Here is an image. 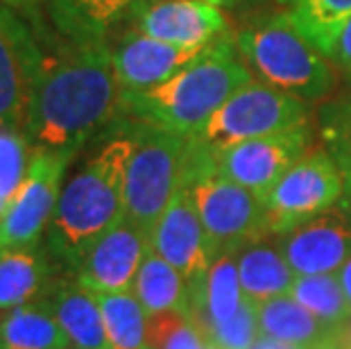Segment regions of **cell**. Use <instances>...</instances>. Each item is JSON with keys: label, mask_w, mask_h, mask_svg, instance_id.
<instances>
[{"label": "cell", "mask_w": 351, "mask_h": 349, "mask_svg": "<svg viewBox=\"0 0 351 349\" xmlns=\"http://www.w3.org/2000/svg\"><path fill=\"white\" fill-rule=\"evenodd\" d=\"M121 102L109 41L66 39L43 53L23 132L36 150L80 152L121 116Z\"/></svg>", "instance_id": "obj_1"}, {"label": "cell", "mask_w": 351, "mask_h": 349, "mask_svg": "<svg viewBox=\"0 0 351 349\" xmlns=\"http://www.w3.org/2000/svg\"><path fill=\"white\" fill-rule=\"evenodd\" d=\"M132 150L134 139L125 118L64 182L46 232V248L62 272L73 274L88 248L125 220V177Z\"/></svg>", "instance_id": "obj_2"}, {"label": "cell", "mask_w": 351, "mask_h": 349, "mask_svg": "<svg viewBox=\"0 0 351 349\" xmlns=\"http://www.w3.org/2000/svg\"><path fill=\"white\" fill-rule=\"evenodd\" d=\"M252 80L234 39L225 36L163 84L141 93H123L121 114L195 139L215 111Z\"/></svg>", "instance_id": "obj_3"}, {"label": "cell", "mask_w": 351, "mask_h": 349, "mask_svg": "<svg viewBox=\"0 0 351 349\" xmlns=\"http://www.w3.org/2000/svg\"><path fill=\"white\" fill-rule=\"evenodd\" d=\"M252 77L293 98L322 102L335 86V66L306 36L290 14L245 27L234 39Z\"/></svg>", "instance_id": "obj_4"}, {"label": "cell", "mask_w": 351, "mask_h": 349, "mask_svg": "<svg viewBox=\"0 0 351 349\" xmlns=\"http://www.w3.org/2000/svg\"><path fill=\"white\" fill-rule=\"evenodd\" d=\"M130 121L134 150L127 163L125 209L127 220L152 239L156 222L184 186L191 161V139L156 128L152 123Z\"/></svg>", "instance_id": "obj_5"}, {"label": "cell", "mask_w": 351, "mask_h": 349, "mask_svg": "<svg viewBox=\"0 0 351 349\" xmlns=\"http://www.w3.org/2000/svg\"><path fill=\"white\" fill-rule=\"evenodd\" d=\"M186 184L218 254H238L245 245L270 236L263 200L222 175L211 152L193 139Z\"/></svg>", "instance_id": "obj_6"}, {"label": "cell", "mask_w": 351, "mask_h": 349, "mask_svg": "<svg viewBox=\"0 0 351 349\" xmlns=\"http://www.w3.org/2000/svg\"><path fill=\"white\" fill-rule=\"evenodd\" d=\"M308 118V105L304 100L252 80L215 111L193 141L208 150H220L243 141L304 128L311 125Z\"/></svg>", "instance_id": "obj_7"}, {"label": "cell", "mask_w": 351, "mask_h": 349, "mask_svg": "<svg viewBox=\"0 0 351 349\" xmlns=\"http://www.w3.org/2000/svg\"><path fill=\"white\" fill-rule=\"evenodd\" d=\"M345 197V180L326 147H315L263 197L267 234L283 236L306 220L335 209Z\"/></svg>", "instance_id": "obj_8"}, {"label": "cell", "mask_w": 351, "mask_h": 349, "mask_svg": "<svg viewBox=\"0 0 351 349\" xmlns=\"http://www.w3.org/2000/svg\"><path fill=\"white\" fill-rule=\"evenodd\" d=\"M77 152L32 150L27 177L0 225L3 248H23L41 243L62 195L66 173Z\"/></svg>", "instance_id": "obj_9"}, {"label": "cell", "mask_w": 351, "mask_h": 349, "mask_svg": "<svg viewBox=\"0 0 351 349\" xmlns=\"http://www.w3.org/2000/svg\"><path fill=\"white\" fill-rule=\"evenodd\" d=\"M208 150V147H206ZM311 150V125L208 150L215 168L263 200L272 186Z\"/></svg>", "instance_id": "obj_10"}, {"label": "cell", "mask_w": 351, "mask_h": 349, "mask_svg": "<svg viewBox=\"0 0 351 349\" xmlns=\"http://www.w3.org/2000/svg\"><path fill=\"white\" fill-rule=\"evenodd\" d=\"M41 62L36 34L19 12L0 5V128L25 130Z\"/></svg>", "instance_id": "obj_11"}, {"label": "cell", "mask_w": 351, "mask_h": 349, "mask_svg": "<svg viewBox=\"0 0 351 349\" xmlns=\"http://www.w3.org/2000/svg\"><path fill=\"white\" fill-rule=\"evenodd\" d=\"M150 250V236L125 218L88 248L73 274L93 293H127Z\"/></svg>", "instance_id": "obj_12"}, {"label": "cell", "mask_w": 351, "mask_h": 349, "mask_svg": "<svg viewBox=\"0 0 351 349\" xmlns=\"http://www.w3.org/2000/svg\"><path fill=\"white\" fill-rule=\"evenodd\" d=\"M152 250L189 281L202 279L218 258V250L199 220L189 184L177 191L152 232Z\"/></svg>", "instance_id": "obj_13"}, {"label": "cell", "mask_w": 351, "mask_h": 349, "mask_svg": "<svg viewBox=\"0 0 351 349\" xmlns=\"http://www.w3.org/2000/svg\"><path fill=\"white\" fill-rule=\"evenodd\" d=\"M274 239L297 277L335 274L351 256V211L338 204Z\"/></svg>", "instance_id": "obj_14"}, {"label": "cell", "mask_w": 351, "mask_h": 349, "mask_svg": "<svg viewBox=\"0 0 351 349\" xmlns=\"http://www.w3.org/2000/svg\"><path fill=\"white\" fill-rule=\"evenodd\" d=\"M109 46L123 93H141L168 82L182 69L199 59L213 43L204 48H184L152 39L138 32L136 27H125L118 41Z\"/></svg>", "instance_id": "obj_15"}, {"label": "cell", "mask_w": 351, "mask_h": 349, "mask_svg": "<svg viewBox=\"0 0 351 349\" xmlns=\"http://www.w3.org/2000/svg\"><path fill=\"white\" fill-rule=\"evenodd\" d=\"M127 27L184 48H204L225 39L229 21L211 0H152Z\"/></svg>", "instance_id": "obj_16"}, {"label": "cell", "mask_w": 351, "mask_h": 349, "mask_svg": "<svg viewBox=\"0 0 351 349\" xmlns=\"http://www.w3.org/2000/svg\"><path fill=\"white\" fill-rule=\"evenodd\" d=\"M62 324L73 349H111L98 295L88 291L71 272H59L43 297Z\"/></svg>", "instance_id": "obj_17"}, {"label": "cell", "mask_w": 351, "mask_h": 349, "mask_svg": "<svg viewBox=\"0 0 351 349\" xmlns=\"http://www.w3.org/2000/svg\"><path fill=\"white\" fill-rule=\"evenodd\" d=\"M152 0H46L52 23L66 39L109 41Z\"/></svg>", "instance_id": "obj_18"}, {"label": "cell", "mask_w": 351, "mask_h": 349, "mask_svg": "<svg viewBox=\"0 0 351 349\" xmlns=\"http://www.w3.org/2000/svg\"><path fill=\"white\" fill-rule=\"evenodd\" d=\"M59 265L46 243L5 248L0 256V311H12L46 297L55 284Z\"/></svg>", "instance_id": "obj_19"}, {"label": "cell", "mask_w": 351, "mask_h": 349, "mask_svg": "<svg viewBox=\"0 0 351 349\" xmlns=\"http://www.w3.org/2000/svg\"><path fill=\"white\" fill-rule=\"evenodd\" d=\"M191 313L189 320L204 333L211 331L215 324L227 322L241 309L245 300L241 274H238L236 254H218L211 268L202 279L189 284Z\"/></svg>", "instance_id": "obj_20"}, {"label": "cell", "mask_w": 351, "mask_h": 349, "mask_svg": "<svg viewBox=\"0 0 351 349\" xmlns=\"http://www.w3.org/2000/svg\"><path fill=\"white\" fill-rule=\"evenodd\" d=\"M238 274L245 297L254 304H263L274 297H286L293 291L297 274L286 261L279 243L270 236L256 243H250L236 254Z\"/></svg>", "instance_id": "obj_21"}, {"label": "cell", "mask_w": 351, "mask_h": 349, "mask_svg": "<svg viewBox=\"0 0 351 349\" xmlns=\"http://www.w3.org/2000/svg\"><path fill=\"white\" fill-rule=\"evenodd\" d=\"M132 293L136 295V300L141 302L147 317L163 313L189 317L191 313L189 281L166 258L156 254L154 250L147 252V256L141 263Z\"/></svg>", "instance_id": "obj_22"}, {"label": "cell", "mask_w": 351, "mask_h": 349, "mask_svg": "<svg viewBox=\"0 0 351 349\" xmlns=\"http://www.w3.org/2000/svg\"><path fill=\"white\" fill-rule=\"evenodd\" d=\"M0 349H73L71 340L43 300L5 311Z\"/></svg>", "instance_id": "obj_23"}, {"label": "cell", "mask_w": 351, "mask_h": 349, "mask_svg": "<svg viewBox=\"0 0 351 349\" xmlns=\"http://www.w3.org/2000/svg\"><path fill=\"white\" fill-rule=\"evenodd\" d=\"M258 306V329L265 336L286 340L304 349H322L331 336V324L306 311L293 297H274Z\"/></svg>", "instance_id": "obj_24"}, {"label": "cell", "mask_w": 351, "mask_h": 349, "mask_svg": "<svg viewBox=\"0 0 351 349\" xmlns=\"http://www.w3.org/2000/svg\"><path fill=\"white\" fill-rule=\"evenodd\" d=\"M95 295L102 309L111 349H152L150 333H147V315L136 295L132 291Z\"/></svg>", "instance_id": "obj_25"}, {"label": "cell", "mask_w": 351, "mask_h": 349, "mask_svg": "<svg viewBox=\"0 0 351 349\" xmlns=\"http://www.w3.org/2000/svg\"><path fill=\"white\" fill-rule=\"evenodd\" d=\"M317 130L345 180V197L340 204L351 211V95L326 100L317 107Z\"/></svg>", "instance_id": "obj_26"}, {"label": "cell", "mask_w": 351, "mask_h": 349, "mask_svg": "<svg viewBox=\"0 0 351 349\" xmlns=\"http://www.w3.org/2000/svg\"><path fill=\"white\" fill-rule=\"evenodd\" d=\"M290 297L326 324H340L351 315L347 295L338 274H304L297 277Z\"/></svg>", "instance_id": "obj_27"}, {"label": "cell", "mask_w": 351, "mask_h": 349, "mask_svg": "<svg viewBox=\"0 0 351 349\" xmlns=\"http://www.w3.org/2000/svg\"><path fill=\"white\" fill-rule=\"evenodd\" d=\"M288 14L295 25L326 53L335 34L351 21V0H295Z\"/></svg>", "instance_id": "obj_28"}, {"label": "cell", "mask_w": 351, "mask_h": 349, "mask_svg": "<svg viewBox=\"0 0 351 349\" xmlns=\"http://www.w3.org/2000/svg\"><path fill=\"white\" fill-rule=\"evenodd\" d=\"M32 143L23 130L0 128V225L23 186L29 159H32Z\"/></svg>", "instance_id": "obj_29"}, {"label": "cell", "mask_w": 351, "mask_h": 349, "mask_svg": "<svg viewBox=\"0 0 351 349\" xmlns=\"http://www.w3.org/2000/svg\"><path fill=\"white\" fill-rule=\"evenodd\" d=\"M152 349H218L189 317L163 313L147 317Z\"/></svg>", "instance_id": "obj_30"}, {"label": "cell", "mask_w": 351, "mask_h": 349, "mask_svg": "<svg viewBox=\"0 0 351 349\" xmlns=\"http://www.w3.org/2000/svg\"><path fill=\"white\" fill-rule=\"evenodd\" d=\"M261 336L258 329V306L250 297H245L241 309L227 322L215 324L206 338L218 349H250L252 343Z\"/></svg>", "instance_id": "obj_31"}, {"label": "cell", "mask_w": 351, "mask_h": 349, "mask_svg": "<svg viewBox=\"0 0 351 349\" xmlns=\"http://www.w3.org/2000/svg\"><path fill=\"white\" fill-rule=\"evenodd\" d=\"M335 69L351 73V21H347V25L335 34V39L331 41V46L324 53Z\"/></svg>", "instance_id": "obj_32"}, {"label": "cell", "mask_w": 351, "mask_h": 349, "mask_svg": "<svg viewBox=\"0 0 351 349\" xmlns=\"http://www.w3.org/2000/svg\"><path fill=\"white\" fill-rule=\"evenodd\" d=\"M322 349H351V315L331 329L326 345Z\"/></svg>", "instance_id": "obj_33"}, {"label": "cell", "mask_w": 351, "mask_h": 349, "mask_svg": "<svg viewBox=\"0 0 351 349\" xmlns=\"http://www.w3.org/2000/svg\"><path fill=\"white\" fill-rule=\"evenodd\" d=\"M250 349H304V347L293 345V343H286V340H279V338H272V336H265V333H261V336L252 343Z\"/></svg>", "instance_id": "obj_34"}, {"label": "cell", "mask_w": 351, "mask_h": 349, "mask_svg": "<svg viewBox=\"0 0 351 349\" xmlns=\"http://www.w3.org/2000/svg\"><path fill=\"white\" fill-rule=\"evenodd\" d=\"M0 5L10 7V10L19 12V14H34L39 0H0Z\"/></svg>", "instance_id": "obj_35"}, {"label": "cell", "mask_w": 351, "mask_h": 349, "mask_svg": "<svg viewBox=\"0 0 351 349\" xmlns=\"http://www.w3.org/2000/svg\"><path fill=\"white\" fill-rule=\"evenodd\" d=\"M335 274H338V279H340V284H342V291H345L347 302H349V306H351V256L347 258V263L342 265V268Z\"/></svg>", "instance_id": "obj_36"}, {"label": "cell", "mask_w": 351, "mask_h": 349, "mask_svg": "<svg viewBox=\"0 0 351 349\" xmlns=\"http://www.w3.org/2000/svg\"><path fill=\"white\" fill-rule=\"evenodd\" d=\"M211 3L225 7V5H236V3H243V0H211Z\"/></svg>", "instance_id": "obj_37"}, {"label": "cell", "mask_w": 351, "mask_h": 349, "mask_svg": "<svg viewBox=\"0 0 351 349\" xmlns=\"http://www.w3.org/2000/svg\"><path fill=\"white\" fill-rule=\"evenodd\" d=\"M3 250H5V248H3V245H0V256H3Z\"/></svg>", "instance_id": "obj_38"}, {"label": "cell", "mask_w": 351, "mask_h": 349, "mask_svg": "<svg viewBox=\"0 0 351 349\" xmlns=\"http://www.w3.org/2000/svg\"><path fill=\"white\" fill-rule=\"evenodd\" d=\"M347 77H349V82H351V73H347Z\"/></svg>", "instance_id": "obj_39"}, {"label": "cell", "mask_w": 351, "mask_h": 349, "mask_svg": "<svg viewBox=\"0 0 351 349\" xmlns=\"http://www.w3.org/2000/svg\"><path fill=\"white\" fill-rule=\"evenodd\" d=\"M0 320H3V311H0Z\"/></svg>", "instance_id": "obj_40"}]
</instances>
